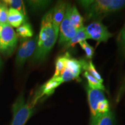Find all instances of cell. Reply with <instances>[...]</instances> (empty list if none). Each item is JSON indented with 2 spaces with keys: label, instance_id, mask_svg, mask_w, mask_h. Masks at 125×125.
Masks as SVG:
<instances>
[{
  "label": "cell",
  "instance_id": "6da1fadb",
  "mask_svg": "<svg viewBox=\"0 0 125 125\" xmlns=\"http://www.w3.org/2000/svg\"><path fill=\"white\" fill-rule=\"evenodd\" d=\"M58 35L53 27L51 9L43 16L42 19L37 48L32 57L34 62H42L46 58L55 45Z\"/></svg>",
  "mask_w": 125,
  "mask_h": 125
},
{
  "label": "cell",
  "instance_id": "7a4b0ae2",
  "mask_svg": "<svg viewBox=\"0 0 125 125\" xmlns=\"http://www.w3.org/2000/svg\"><path fill=\"white\" fill-rule=\"evenodd\" d=\"M88 19L98 20L125 8V0H85L78 1Z\"/></svg>",
  "mask_w": 125,
  "mask_h": 125
},
{
  "label": "cell",
  "instance_id": "3957f363",
  "mask_svg": "<svg viewBox=\"0 0 125 125\" xmlns=\"http://www.w3.org/2000/svg\"><path fill=\"white\" fill-rule=\"evenodd\" d=\"M38 99L34 96L31 100L26 101L23 93L20 94L12 106L13 118L10 125H24L34 113V107Z\"/></svg>",
  "mask_w": 125,
  "mask_h": 125
},
{
  "label": "cell",
  "instance_id": "277c9868",
  "mask_svg": "<svg viewBox=\"0 0 125 125\" xmlns=\"http://www.w3.org/2000/svg\"><path fill=\"white\" fill-rule=\"evenodd\" d=\"M18 44V35L8 23L2 25L0 35V52L4 56H11Z\"/></svg>",
  "mask_w": 125,
  "mask_h": 125
},
{
  "label": "cell",
  "instance_id": "5b68a950",
  "mask_svg": "<svg viewBox=\"0 0 125 125\" xmlns=\"http://www.w3.org/2000/svg\"><path fill=\"white\" fill-rule=\"evenodd\" d=\"M38 36L30 38H23L19 48L16 57V64L18 67H22L26 60L33 55L37 48Z\"/></svg>",
  "mask_w": 125,
  "mask_h": 125
},
{
  "label": "cell",
  "instance_id": "8992f818",
  "mask_svg": "<svg viewBox=\"0 0 125 125\" xmlns=\"http://www.w3.org/2000/svg\"><path fill=\"white\" fill-rule=\"evenodd\" d=\"M87 98L90 110V125H96L101 116L98 112V104L101 101L105 99L104 91L93 89L87 86L86 87Z\"/></svg>",
  "mask_w": 125,
  "mask_h": 125
},
{
  "label": "cell",
  "instance_id": "52a82bcc",
  "mask_svg": "<svg viewBox=\"0 0 125 125\" xmlns=\"http://www.w3.org/2000/svg\"><path fill=\"white\" fill-rule=\"evenodd\" d=\"M85 30L89 39L97 41V44L102 42H107L113 34L108 31L107 27L100 20L94 21L85 27Z\"/></svg>",
  "mask_w": 125,
  "mask_h": 125
},
{
  "label": "cell",
  "instance_id": "ba28073f",
  "mask_svg": "<svg viewBox=\"0 0 125 125\" xmlns=\"http://www.w3.org/2000/svg\"><path fill=\"white\" fill-rule=\"evenodd\" d=\"M71 8V4L67 5L65 15L59 28V44L60 45L66 44L74 37L77 31V30L71 24L70 20L69 15Z\"/></svg>",
  "mask_w": 125,
  "mask_h": 125
},
{
  "label": "cell",
  "instance_id": "9c48e42d",
  "mask_svg": "<svg viewBox=\"0 0 125 125\" xmlns=\"http://www.w3.org/2000/svg\"><path fill=\"white\" fill-rule=\"evenodd\" d=\"M67 4L64 1H58L52 9V24L55 32L59 34V28L66 10Z\"/></svg>",
  "mask_w": 125,
  "mask_h": 125
},
{
  "label": "cell",
  "instance_id": "30bf717a",
  "mask_svg": "<svg viewBox=\"0 0 125 125\" xmlns=\"http://www.w3.org/2000/svg\"><path fill=\"white\" fill-rule=\"evenodd\" d=\"M62 83L60 80V76L52 77L42 86L40 90L35 94L40 99L43 96H50L53 93L56 89Z\"/></svg>",
  "mask_w": 125,
  "mask_h": 125
},
{
  "label": "cell",
  "instance_id": "8fae6325",
  "mask_svg": "<svg viewBox=\"0 0 125 125\" xmlns=\"http://www.w3.org/2000/svg\"><path fill=\"white\" fill-rule=\"evenodd\" d=\"M27 18L16 9L9 8L8 16V23L12 27L18 28L26 22Z\"/></svg>",
  "mask_w": 125,
  "mask_h": 125
},
{
  "label": "cell",
  "instance_id": "7c38bea8",
  "mask_svg": "<svg viewBox=\"0 0 125 125\" xmlns=\"http://www.w3.org/2000/svg\"><path fill=\"white\" fill-rule=\"evenodd\" d=\"M69 18L71 24L77 30L84 27L83 18L79 13L75 6H73L71 8Z\"/></svg>",
  "mask_w": 125,
  "mask_h": 125
},
{
  "label": "cell",
  "instance_id": "4fadbf2b",
  "mask_svg": "<svg viewBox=\"0 0 125 125\" xmlns=\"http://www.w3.org/2000/svg\"><path fill=\"white\" fill-rule=\"evenodd\" d=\"M65 68L69 70L76 77L79 78V75L82 71V66L80 60H78L74 58H71L69 55L67 58Z\"/></svg>",
  "mask_w": 125,
  "mask_h": 125
},
{
  "label": "cell",
  "instance_id": "5bb4252c",
  "mask_svg": "<svg viewBox=\"0 0 125 125\" xmlns=\"http://www.w3.org/2000/svg\"><path fill=\"white\" fill-rule=\"evenodd\" d=\"M87 37L86 33L85 30V27L82 29L78 30L76 31V33L74 37L71 39L70 41H68L66 44L64 45L65 48H71V47H74L77 43H79L83 41L87 40Z\"/></svg>",
  "mask_w": 125,
  "mask_h": 125
},
{
  "label": "cell",
  "instance_id": "9a60e30c",
  "mask_svg": "<svg viewBox=\"0 0 125 125\" xmlns=\"http://www.w3.org/2000/svg\"><path fill=\"white\" fill-rule=\"evenodd\" d=\"M80 61L81 64H82L83 69L85 70L86 71L89 73L92 76L96 78L97 80H98L100 82L103 83V79L101 78L100 75L98 74V72L96 71L94 65H93L92 61H90L89 62H86L83 60H80Z\"/></svg>",
  "mask_w": 125,
  "mask_h": 125
},
{
  "label": "cell",
  "instance_id": "2e32d148",
  "mask_svg": "<svg viewBox=\"0 0 125 125\" xmlns=\"http://www.w3.org/2000/svg\"><path fill=\"white\" fill-rule=\"evenodd\" d=\"M17 35L23 38H32L34 32L31 25L29 23H24L16 29Z\"/></svg>",
  "mask_w": 125,
  "mask_h": 125
},
{
  "label": "cell",
  "instance_id": "e0dca14e",
  "mask_svg": "<svg viewBox=\"0 0 125 125\" xmlns=\"http://www.w3.org/2000/svg\"><path fill=\"white\" fill-rule=\"evenodd\" d=\"M68 56H69V54L66 53L65 55L60 56L57 58L55 64V73L53 77L56 78L60 76L62 72L65 68L66 62Z\"/></svg>",
  "mask_w": 125,
  "mask_h": 125
},
{
  "label": "cell",
  "instance_id": "ac0fdd59",
  "mask_svg": "<svg viewBox=\"0 0 125 125\" xmlns=\"http://www.w3.org/2000/svg\"><path fill=\"white\" fill-rule=\"evenodd\" d=\"M83 76L86 78L87 81H88V86L91 89H98L101 90L103 91L105 90V87L104 85L100 82L98 80H97L95 78L92 76L89 73H87V71H85L83 74Z\"/></svg>",
  "mask_w": 125,
  "mask_h": 125
},
{
  "label": "cell",
  "instance_id": "d6986e66",
  "mask_svg": "<svg viewBox=\"0 0 125 125\" xmlns=\"http://www.w3.org/2000/svg\"><path fill=\"white\" fill-rule=\"evenodd\" d=\"M4 1L8 5V6H10V8L18 10L27 18L26 8H25L24 3L23 1L21 0H5Z\"/></svg>",
  "mask_w": 125,
  "mask_h": 125
},
{
  "label": "cell",
  "instance_id": "ffe728a7",
  "mask_svg": "<svg viewBox=\"0 0 125 125\" xmlns=\"http://www.w3.org/2000/svg\"><path fill=\"white\" fill-rule=\"evenodd\" d=\"M96 125H115V115L111 111L103 114Z\"/></svg>",
  "mask_w": 125,
  "mask_h": 125
},
{
  "label": "cell",
  "instance_id": "44dd1931",
  "mask_svg": "<svg viewBox=\"0 0 125 125\" xmlns=\"http://www.w3.org/2000/svg\"><path fill=\"white\" fill-rule=\"evenodd\" d=\"M116 42L118 45V51L122 56H125V24L116 38Z\"/></svg>",
  "mask_w": 125,
  "mask_h": 125
},
{
  "label": "cell",
  "instance_id": "7402d4cb",
  "mask_svg": "<svg viewBox=\"0 0 125 125\" xmlns=\"http://www.w3.org/2000/svg\"><path fill=\"white\" fill-rule=\"evenodd\" d=\"M8 6L4 2H0V24L4 25L8 23Z\"/></svg>",
  "mask_w": 125,
  "mask_h": 125
},
{
  "label": "cell",
  "instance_id": "603a6c76",
  "mask_svg": "<svg viewBox=\"0 0 125 125\" xmlns=\"http://www.w3.org/2000/svg\"><path fill=\"white\" fill-rule=\"evenodd\" d=\"M30 7L33 10H40L46 8L51 4L49 1H27Z\"/></svg>",
  "mask_w": 125,
  "mask_h": 125
},
{
  "label": "cell",
  "instance_id": "cb8c5ba5",
  "mask_svg": "<svg viewBox=\"0 0 125 125\" xmlns=\"http://www.w3.org/2000/svg\"><path fill=\"white\" fill-rule=\"evenodd\" d=\"M79 45H80V46H81V48H82V49L85 51L86 57L87 59H92L94 54V48L93 47L90 46V45L86 41H83L81 42H79Z\"/></svg>",
  "mask_w": 125,
  "mask_h": 125
},
{
  "label": "cell",
  "instance_id": "d4e9b609",
  "mask_svg": "<svg viewBox=\"0 0 125 125\" xmlns=\"http://www.w3.org/2000/svg\"><path fill=\"white\" fill-rule=\"evenodd\" d=\"M60 78L62 82L63 83L65 82H68V81L74 80V79H76L78 78L76 77L69 70L65 68L60 75Z\"/></svg>",
  "mask_w": 125,
  "mask_h": 125
},
{
  "label": "cell",
  "instance_id": "484cf974",
  "mask_svg": "<svg viewBox=\"0 0 125 125\" xmlns=\"http://www.w3.org/2000/svg\"><path fill=\"white\" fill-rule=\"evenodd\" d=\"M1 65H2V60H1V57H0V68H1Z\"/></svg>",
  "mask_w": 125,
  "mask_h": 125
},
{
  "label": "cell",
  "instance_id": "4316f807",
  "mask_svg": "<svg viewBox=\"0 0 125 125\" xmlns=\"http://www.w3.org/2000/svg\"><path fill=\"white\" fill-rule=\"evenodd\" d=\"M1 29H2V25L0 24V35H1Z\"/></svg>",
  "mask_w": 125,
  "mask_h": 125
}]
</instances>
